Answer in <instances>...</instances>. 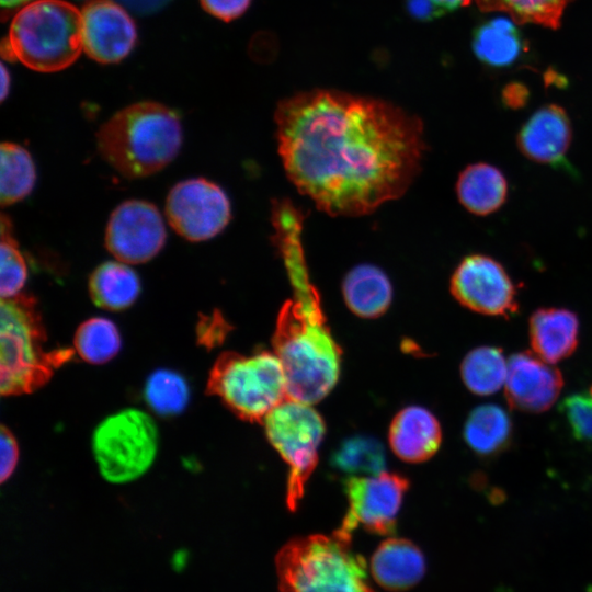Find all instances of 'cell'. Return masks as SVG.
<instances>
[{"label":"cell","mask_w":592,"mask_h":592,"mask_svg":"<svg viewBox=\"0 0 592 592\" xmlns=\"http://www.w3.org/2000/svg\"><path fill=\"white\" fill-rule=\"evenodd\" d=\"M506 373L508 363L502 350L496 346H478L469 351L460 364L465 386L479 396L497 392L504 385Z\"/></svg>","instance_id":"obj_26"},{"label":"cell","mask_w":592,"mask_h":592,"mask_svg":"<svg viewBox=\"0 0 592 592\" xmlns=\"http://www.w3.org/2000/svg\"><path fill=\"white\" fill-rule=\"evenodd\" d=\"M371 571L384 589L403 591L422 579L425 559L410 540L391 537L377 547L371 560Z\"/></svg>","instance_id":"obj_19"},{"label":"cell","mask_w":592,"mask_h":592,"mask_svg":"<svg viewBox=\"0 0 592 592\" xmlns=\"http://www.w3.org/2000/svg\"><path fill=\"white\" fill-rule=\"evenodd\" d=\"M343 482L349 508L339 530L349 536L357 526L379 535L392 534L408 480L398 474L383 471L350 476Z\"/></svg>","instance_id":"obj_11"},{"label":"cell","mask_w":592,"mask_h":592,"mask_svg":"<svg viewBox=\"0 0 592 592\" xmlns=\"http://www.w3.org/2000/svg\"><path fill=\"white\" fill-rule=\"evenodd\" d=\"M263 424L267 440L289 467L286 502L295 510L317 465L325 422L312 405L286 398Z\"/></svg>","instance_id":"obj_9"},{"label":"cell","mask_w":592,"mask_h":592,"mask_svg":"<svg viewBox=\"0 0 592 592\" xmlns=\"http://www.w3.org/2000/svg\"><path fill=\"white\" fill-rule=\"evenodd\" d=\"M9 89H10V75L7 70V68L4 67V65L1 66V100L3 101L8 93H9Z\"/></svg>","instance_id":"obj_39"},{"label":"cell","mask_w":592,"mask_h":592,"mask_svg":"<svg viewBox=\"0 0 592 592\" xmlns=\"http://www.w3.org/2000/svg\"><path fill=\"white\" fill-rule=\"evenodd\" d=\"M209 391L248 421H262L287 396L281 361L274 352L223 354L214 365Z\"/></svg>","instance_id":"obj_7"},{"label":"cell","mask_w":592,"mask_h":592,"mask_svg":"<svg viewBox=\"0 0 592 592\" xmlns=\"http://www.w3.org/2000/svg\"><path fill=\"white\" fill-rule=\"evenodd\" d=\"M82 48L89 57L117 62L134 47L136 29L128 13L113 0H90L81 10Z\"/></svg>","instance_id":"obj_14"},{"label":"cell","mask_w":592,"mask_h":592,"mask_svg":"<svg viewBox=\"0 0 592 592\" xmlns=\"http://www.w3.org/2000/svg\"><path fill=\"white\" fill-rule=\"evenodd\" d=\"M301 218L288 204H280L274 224L293 287L281 308L273 335V352L282 363L288 398L314 405L335 386L341 350L326 323L320 299L307 273L300 242Z\"/></svg>","instance_id":"obj_2"},{"label":"cell","mask_w":592,"mask_h":592,"mask_svg":"<svg viewBox=\"0 0 592 592\" xmlns=\"http://www.w3.org/2000/svg\"><path fill=\"white\" fill-rule=\"evenodd\" d=\"M138 14H149L163 8L170 0H115Z\"/></svg>","instance_id":"obj_37"},{"label":"cell","mask_w":592,"mask_h":592,"mask_svg":"<svg viewBox=\"0 0 592 592\" xmlns=\"http://www.w3.org/2000/svg\"><path fill=\"white\" fill-rule=\"evenodd\" d=\"M89 294L100 308L121 311L129 308L140 294V280L136 272L121 261L98 265L89 276Z\"/></svg>","instance_id":"obj_23"},{"label":"cell","mask_w":592,"mask_h":592,"mask_svg":"<svg viewBox=\"0 0 592 592\" xmlns=\"http://www.w3.org/2000/svg\"><path fill=\"white\" fill-rule=\"evenodd\" d=\"M573 437L592 444V385L582 391L567 396L559 406Z\"/></svg>","instance_id":"obj_32"},{"label":"cell","mask_w":592,"mask_h":592,"mask_svg":"<svg viewBox=\"0 0 592 592\" xmlns=\"http://www.w3.org/2000/svg\"><path fill=\"white\" fill-rule=\"evenodd\" d=\"M164 213L179 236L200 242L214 238L226 228L231 218V206L219 185L204 178H192L169 191Z\"/></svg>","instance_id":"obj_10"},{"label":"cell","mask_w":592,"mask_h":592,"mask_svg":"<svg viewBox=\"0 0 592 592\" xmlns=\"http://www.w3.org/2000/svg\"><path fill=\"white\" fill-rule=\"evenodd\" d=\"M159 448L153 418L138 408L116 411L98 423L91 451L104 480L115 485L132 482L152 466Z\"/></svg>","instance_id":"obj_8"},{"label":"cell","mask_w":592,"mask_h":592,"mask_svg":"<svg viewBox=\"0 0 592 592\" xmlns=\"http://www.w3.org/2000/svg\"><path fill=\"white\" fill-rule=\"evenodd\" d=\"M36 170L30 152L19 144L0 146V203L10 206L24 200L34 189Z\"/></svg>","instance_id":"obj_25"},{"label":"cell","mask_w":592,"mask_h":592,"mask_svg":"<svg viewBox=\"0 0 592 592\" xmlns=\"http://www.w3.org/2000/svg\"><path fill=\"white\" fill-rule=\"evenodd\" d=\"M250 2L251 0H201L208 13L227 22L240 16Z\"/></svg>","instance_id":"obj_34"},{"label":"cell","mask_w":592,"mask_h":592,"mask_svg":"<svg viewBox=\"0 0 592 592\" xmlns=\"http://www.w3.org/2000/svg\"><path fill=\"white\" fill-rule=\"evenodd\" d=\"M444 13L469 4L471 0H431Z\"/></svg>","instance_id":"obj_38"},{"label":"cell","mask_w":592,"mask_h":592,"mask_svg":"<svg viewBox=\"0 0 592 592\" xmlns=\"http://www.w3.org/2000/svg\"><path fill=\"white\" fill-rule=\"evenodd\" d=\"M342 292L351 311L363 318L382 316L392 298L388 277L372 264L353 267L344 277Z\"/></svg>","instance_id":"obj_22"},{"label":"cell","mask_w":592,"mask_h":592,"mask_svg":"<svg viewBox=\"0 0 592 592\" xmlns=\"http://www.w3.org/2000/svg\"><path fill=\"white\" fill-rule=\"evenodd\" d=\"M274 119L289 180L330 215L369 214L420 171L422 122L386 101L311 90L281 101Z\"/></svg>","instance_id":"obj_1"},{"label":"cell","mask_w":592,"mask_h":592,"mask_svg":"<svg viewBox=\"0 0 592 592\" xmlns=\"http://www.w3.org/2000/svg\"><path fill=\"white\" fill-rule=\"evenodd\" d=\"M0 235V296L10 298L23 289L27 266L13 236L12 223L5 214H1Z\"/></svg>","instance_id":"obj_31"},{"label":"cell","mask_w":592,"mask_h":592,"mask_svg":"<svg viewBox=\"0 0 592 592\" xmlns=\"http://www.w3.org/2000/svg\"><path fill=\"white\" fill-rule=\"evenodd\" d=\"M512 422L506 411L498 405L476 407L464 425L466 444L478 455L490 456L508 446Z\"/></svg>","instance_id":"obj_24"},{"label":"cell","mask_w":592,"mask_h":592,"mask_svg":"<svg viewBox=\"0 0 592 592\" xmlns=\"http://www.w3.org/2000/svg\"><path fill=\"white\" fill-rule=\"evenodd\" d=\"M516 24L505 18H494L479 24L473 33L476 57L496 69L514 65L526 48Z\"/></svg>","instance_id":"obj_21"},{"label":"cell","mask_w":592,"mask_h":592,"mask_svg":"<svg viewBox=\"0 0 592 592\" xmlns=\"http://www.w3.org/2000/svg\"><path fill=\"white\" fill-rule=\"evenodd\" d=\"M528 351L514 353L508 361L504 396L508 403L522 412L548 410L563 386L561 373Z\"/></svg>","instance_id":"obj_15"},{"label":"cell","mask_w":592,"mask_h":592,"mask_svg":"<svg viewBox=\"0 0 592 592\" xmlns=\"http://www.w3.org/2000/svg\"><path fill=\"white\" fill-rule=\"evenodd\" d=\"M181 145L178 114L151 101L122 109L96 132L100 156L127 179L159 172L178 156Z\"/></svg>","instance_id":"obj_3"},{"label":"cell","mask_w":592,"mask_h":592,"mask_svg":"<svg viewBox=\"0 0 592 592\" xmlns=\"http://www.w3.org/2000/svg\"><path fill=\"white\" fill-rule=\"evenodd\" d=\"M449 289L462 306L478 314L509 318L519 310L512 278L499 261L486 254L465 257L451 277Z\"/></svg>","instance_id":"obj_12"},{"label":"cell","mask_w":592,"mask_h":592,"mask_svg":"<svg viewBox=\"0 0 592 592\" xmlns=\"http://www.w3.org/2000/svg\"><path fill=\"white\" fill-rule=\"evenodd\" d=\"M573 0H476L483 12H505L515 23H534L550 29L560 26L565 9Z\"/></svg>","instance_id":"obj_29"},{"label":"cell","mask_w":592,"mask_h":592,"mask_svg":"<svg viewBox=\"0 0 592 592\" xmlns=\"http://www.w3.org/2000/svg\"><path fill=\"white\" fill-rule=\"evenodd\" d=\"M389 444L402 460L420 463L431 458L440 448V422L428 409L409 406L400 410L389 428Z\"/></svg>","instance_id":"obj_17"},{"label":"cell","mask_w":592,"mask_h":592,"mask_svg":"<svg viewBox=\"0 0 592 592\" xmlns=\"http://www.w3.org/2000/svg\"><path fill=\"white\" fill-rule=\"evenodd\" d=\"M385 464L383 445L368 436H353L344 440L332 455V466L351 476H371L383 473Z\"/></svg>","instance_id":"obj_30"},{"label":"cell","mask_w":592,"mask_h":592,"mask_svg":"<svg viewBox=\"0 0 592 592\" xmlns=\"http://www.w3.org/2000/svg\"><path fill=\"white\" fill-rule=\"evenodd\" d=\"M73 343L82 360L91 364H103L119 352L122 339L112 320L92 317L78 327Z\"/></svg>","instance_id":"obj_27"},{"label":"cell","mask_w":592,"mask_h":592,"mask_svg":"<svg viewBox=\"0 0 592 592\" xmlns=\"http://www.w3.org/2000/svg\"><path fill=\"white\" fill-rule=\"evenodd\" d=\"M144 399L155 413L162 417L175 415L189 403V385L178 372L159 368L148 376L144 386Z\"/></svg>","instance_id":"obj_28"},{"label":"cell","mask_w":592,"mask_h":592,"mask_svg":"<svg viewBox=\"0 0 592 592\" xmlns=\"http://www.w3.org/2000/svg\"><path fill=\"white\" fill-rule=\"evenodd\" d=\"M528 335L534 353L555 364L569 357L578 345V316L567 308H538L530 317Z\"/></svg>","instance_id":"obj_18"},{"label":"cell","mask_w":592,"mask_h":592,"mask_svg":"<svg viewBox=\"0 0 592 592\" xmlns=\"http://www.w3.org/2000/svg\"><path fill=\"white\" fill-rule=\"evenodd\" d=\"M44 329L33 296L20 293L0 303V391H31L50 375L54 358L43 349Z\"/></svg>","instance_id":"obj_6"},{"label":"cell","mask_w":592,"mask_h":592,"mask_svg":"<svg viewBox=\"0 0 592 592\" xmlns=\"http://www.w3.org/2000/svg\"><path fill=\"white\" fill-rule=\"evenodd\" d=\"M572 141L570 118L563 107L547 104L534 112L516 135L520 152L536 163L560 166Z\"/></svg>","instance_id":"obj_16"},{"label":"cell","mask_w":592,"mask_h":592,"mask_svg":"<svg viewBox=\"0 0 592 592\" xmlns=\"http://www.w3.org/2000/svg\"><path fill=\"white\" fill-rule=\"evenodd\" d=\"M508 193L504 173L487 162L467 166L456 182L459 203L476 216H488L499 210L505 203Z\"/></svg>","instance_id":"obj_20"},{"label":"cell","mask_w":592,"mask_h":592,"mask_svg":"<svg viewBox=\"0 0 592 592\" xmlns=\"http://www.w3.org/2000/svg\"><path fill=\"white\" fill-rule=\"evenodd\" d=\"M167 231L158 208L150 202L128 200L110 215L105 228L106 250L126 264L153 259L164 247Z\"/></svg>","instance_id":"obj_13"},{"label":"cell","mask_w":592,"mask_h":592,"mask_svg":"<svg viewBox=\"0 0 592 592\" xmlns=\"http://www.w3.org/2000/svg\"><path fill=\"white\" fill-rule=\"evenodd\" d=\"M528 96L527 88L519 82L509 83L502 91V102L510 109L524 106Z\"/></svg>","instance_id":"obj_35"},{"label":"cell","mask_w":592,"mask_h":592,"mask_svg":"<svg viewBox=\"0 0 592 592\" xmlns=\"http://www.w3.org/2000/svg\"><path fill=\"white\" fill-rule=\"evenodd\" d=\"M19 458V448L12 433L2 426L0 433V477L4 482L14 471Z\"/></svg>","instance_id":"obj_33"},{"label":"cell","mask_w":592,"mask_h":592,"mask_svg":"<svg viewBox=\"0 0 592 592\" xmlns=\"http://www.w3.org/2000/svg\"><path fill=\"white\" fill-rule=\"evenodd\" d=\"M31 0H1V5L2 8H9V9H12L16 5H21L25 2H29Z\"/></svg>","instance_id":"obj_40"},{"label":"cell","mask_w":592,"mask_h":592,"mask_svg":"<svg viewBox=\"0 0 592 592\" xmlns=\"http://www.w3.org/2000/svg\"><path fill=\"white\" fill-rule=\"evenodd\" d=\"M81 12L61 0H36L21 9L2 43V55L31 69L67 68L82 50Z\"/></svg>","instance_id":"obj_5"},{"label":"cell","mask_w":592,"mask_h":592,"mask_svg":"<svg viewBox=\"0 0 592 592\" xmlns=\"http://www.w3.org/2000/svg\"><path fill=\"white\" fill-rule=\"evenodd\" d=\"M407 9L413 18L422 21L445 14L431 0H407Z\"/></svg>","instance_id":"obj_36"},{"label":"cell","mask_w":592,"mask_h":592,"mask_svg":"<svg viewBox=\"0 0 592 592\" xmlns=\"http://www.w3.org/2000/svg\"><path fill=\"white\" fill-rule=\"evenodd\" d=\"M275 567L278 592H374L352 536L339 528L293 538L277 553Z\"/></svg>","instance_id":"obj_4"}]
</instances>
